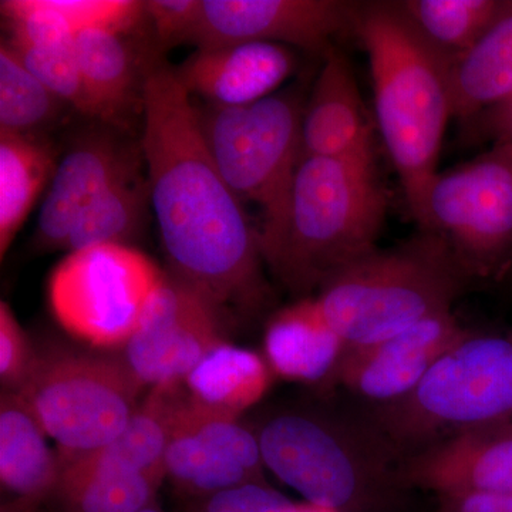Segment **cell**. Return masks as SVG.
Here are the masks:
<instances>
[{"label":"cell","instance_id":"12","mask_svg":"<svg viewBox=\"0 0 512 512\" xmlns=\"http://www.w3.org/2000/svg\"><path fill=\"white\" fill-rule=\"evenodd\" d=\"M264 468L255 433L181 396L164 457L165 477L175 487L205 500L238 485L265 483Z\"/></svg>","mask_w":512,"mask_h":512},{"label":"cell","instance_id":"16","mask_svg":"<svg viewBox=\"0 0 512 512\" xmlns=\"http://www.w3.org/2000/svg\"><path fill=\"white\" fill-rule=\"evenodd\" d=\"M399 478L443 497L512 494V421L460 431L406 454Z\"/></svg>","mask_w":512,"mask_h":512},{"label":"cell","instance_id":"17","mask_svg":"<svg viewBox=\"0 0 512 512\" xmlns=\"http://www.w3.org/2000/svg\"><path fill=\"white\" fill-rule=\"evenodd\" d=\"M302 157L375 164L373 131L348 57L323 55L302 117Z\"/></svg>","mask_w":512,"mask_h":512},{"label":"cell","instance_id":"35","mask_svg":"<svg viewBox=\"0 0 512 512\" xmlns=\"http://www.w3.org/2000/svg\"><path fill=\"white\" fill-rule=\"evenodd\" d=\"M446 498L450 512H512V494L470 493Z\"/></svg>","mask_w":512,"mask_h":512},{"label":"cell","instance_id":"37","mask_svg":"<svg viewBox=\"0 0 512 512\" xmlns=\"http://www.w3.org/2000/svg\"><path fill=\"white\" fill-rule=\"evenodd\" d=\"M141 512H163L160 510V508L154 507L153 505H150V507H147L146 510H143Z\"/></svg>","mask_w":512,"mask_h":512},{"label":"cell","instance_id":"9","mask_svg":"<svg viewBox=\"0 0 512 512\" xmlns=\"http://www.w3.org/2000/svg\"><path fill=\"white\" fill-rule=\"evenodd\" d=\"M167 276L137 249L93 245L70 252L49 282V302L62 328L94 348L126 346Z\"/></svg>","mask_w":512,"mask_h":512},{"label":"cell","instance_id":"11","mask_svg":"<svg viewBox=\"0 0 512 512\" xmlns=\"http://www.w3.org/2000/svg\"><path fill=\"white\" fill-rule=\"evenodd\" d=\"M224 342L222 311L167 276L128 340L124 360L143 386H177Z\"/></svg>","mask_w":512,"mask_h":512},{"label":"cell","instance_id":"6","mask_svg":"<svg viewBox=\"0 0 512 512\" xmlns=\"http://www.w3.org/2000/svg\"><path fill=\"white\" fill-rule=\"evenodd\" d=\"M373 423L406 456L460 431L512 421V332H471L409 396L372 407Z\"/></svg>","mask_w":512,"mask_h":512},{"label":"cell","instance_id":"28","mask_svg":"<svg viewBox=\"0 0 512 512\" xmlns=\"http://www.w3.org/2000/svg\"><path fill=\"white\" fill-rule=\"evenodd\" d=\"M505 5L500 0H407L400 8L437 52L454 57L484 35Z\"/></svg>","mask_w":512,"mask_h":512},{"label":"cell","instance_id":"34","mask_svg":"<svg viewBox=\"0 0 512 512\" xmlns=\"http://www.w3.org/2000/svg\"><path fill=\"white\" fill-rule=\"evenodd\" d=\"M471 121L477 124V131L491 138L494 144L512 143V97Z\"/></svg>","mask_w":512,"mask_h":512},{"label":"cell","instance_id":"18","mask_svg":"<svg viewBox=\"0 0 512 512\" xmlns=\"http://www.w3.org/2000/svg\"><path fill=\"white\" fill-rule=\"evenodd\" d=\"M174 69L191 96L214 106L241 107L276 93L298 69V57L288 46L239 43L197 49Z\"/></svg>","mask_w":512,"mask_h":512},{"label":"cell","instance_id":"13","mask_svg":"<svg viewBox=\"0 0 512 512\" xmlns=\"http://www.w3.org/2000/svg\"><path fill=\"white\" fill-rule=\"evenodd\" d=\"M356 13L333 0H201L188 43L197 49L275 43L325 55L333 37L355 26Z\"/></svg>","mask_w":512,"mask_h":512},{"label":"cell","instance_id":"25","mask_svg":"<svg viewBox=\"0 0 512 512\" xmlns=\"http://www.w3.org/2000/svg\"><path fill=\"white\" fill-rule=\"evenodd\" d=\"M55 153L39 134L0 131V255H6L40 192L56 170Z\"/></svg>","mask_w":512,"mask_h":512},{"label":"cell","instance_id":"19","mask_svg":"<svg viewBox=\"0 0 512 512\" xmlns=\"http://www.w3.org/2000/svg\"><path fill=\"white\" fill-rule=\"evenodd\" d=\"M265 360L289 382L335 380L346 343L329 325L315 298L302 299L276 313L266 326Z\"/></svg>","mask_w":512,"mask_h":512},{"label":"cell","instance_id":"4","mask_svg":"<svg viewBox=\"0 0 512 512\" xmlns=\"http://www.w3.org/2000/svg\"><path fill=\"white\" fill-rule=\"evenodd\" d=\"M386 212L375 164L302 157L284 239L268 262L272 274L298 295L320 291L375 251Z\"/></svg>","mask_w":512,"mask_h":512},{"label":"cell","instance_id":"24","mask_svg":"<svg viewBox=\"0 0 512 512\" xmlns=\"http://www.w3.org/2000/svg\"><path fill=\"white\" fill-rule=\"evenodd\" d=\"M271 382L264 357L227 342L212 349L184 380L192 402L232 419L261 402Z\"/></svg>","mask_w":512,"mask_h":512},{"label":"cell","instance_id":"20","mask_svg":"<svg viewBox=\"0 0 512 512\" xmlns=\"http://www.w3.org/2000/svg\"><path fill=\"white\" fill-rule=\"evenodd\" d=\"M128 32L87 29L76 36V56L84 82L96 104L100 123L124 130L136 106L143 110L148 69L126 39Z\"/></svg>","mask_w":512,"mask_h":512},{"label":"cell","instance_id":"31","mask_svg":"<svg viewBox=\"0 0 512 512\" xmlns=\"http://www.w3.org/2000/svg\"><path fill=\"white\" fill-rule=\"evenodd\" d=\"M25 330L6 302L0 303V377L8 392H18L36 362Z\"/></svg>","mask_w":512,"mask_h":512},{"label":"cell","instance_id":"33","mask_svg":"<svg viewBox=\"0 0 512 512\" xmlns=\"http://www.w3.org/2000/svg\"><path fill=\"white\" fill-rule=\"evenodd\" d=\"M200 512H299V504L266 483H249L205 498Z\"/></svg>","mask_w":512,"mask_h":512},{"label":"cell","instance_id":"26","mask_svg":"<svg viewBox=\"0 0 512 512\" xmlns=\"http://www.w3.org/2000/svg\"><path fill=\"white\" fill-rule=\"evenodd\" d=\"M164 477L120 470H60L57 497L66 512H141Z\"/></svg>","mask_w":512,"mask_h":512},{"label":"cell","instance_id":"21","mask_svg":"<svg viewBox=\"0 0 512 512\" xmlns=\"http://www.w3.org/2000/svg\"><path fill=\"white\" fill-rule=\"evenodd\" d=\"M453 117L471 121L512 97V2L470 49L448 57Z\"/></svg>","mask_w":512,"mask_h":512},{"label":"cell","instance_id":"15","mask_svg":"<svg viewBox=\"0 0 512 512\" xmlns=\"http://www.w3.org/2000/svg\"><path fill=\"white\" fill-rule=\"evenodd\" d=\"M119 128L101 124L87 130L56 165L37 218L35 245L63 249L80 212L111 184L140 171L143 153L127 143Z\"/></svg>","mask_w":512,"mask_h":512},{"label":"cell","instance_id":"3","mask_svg":"<svg viewBox=\"0 0 512 512\" xmlns=\"http://www.w3.org/2000/svg\"><path fill=\"white\" fill-rule=\"evenodd\" d=\"M473 278L446 239L423 231L400 247L357 259L315 299L346 346L359 348L451 311Z\"/></svg>","mask_w":512,"mask_h":512},{"label":"cell","instance_id":"36","mask_svg":"<svg viewBox=\"0 0 512 512\" xmlns=\"http://www.w3.org/2000/svg\"><path fill=\"white\" fill-rule=\"evenodd\" d=\"M299 512H338L329 510V508L316 507V505L312 504H299Z\"/></svg>","mask_w":512,"mask_h":512},{"label":"cell","instance_id":"5","mask_svg":"<svg viewBox=\"0 0 512 512\" xmlns=\"http://www.w3.org/2000/svg\"><path fill=\"white\" fill-rule=\"evenodd\" d=\"M265 468L316 507L343 512L386 485H402L403 454L370 417L285 410L256 433Z\"/></svg>","mask_w":512,"mask_h":512},{"label":"cell","instance_id":"27","mask_svg":"<svg viewBox=\"0 0 512 512\" xmlns=\"http://www.w3.org/2000/svg\"><path fill=\"white\" fill-rule=\"evenodd\" d=\"M150 198L148 181L140 171L126 175L94 198L73 222L63 249L103 244H124L136 234L146 202Z\"/></svg>","mask_w":512,"mask_h":512},{"label":"cell","instance_id":"23","mask_svg":"<svg viewBox=\"0 0 512 512\" xmlns=\"http://www.w3.org/2000/svg\"><path fill=\"white\" fill-rule=\"evenodd\" d=\"M180 386L156 387L116 439L93 453L60 463V470H120L165 477V451L183 396Z\"/></svg>","mask_w":512,"mask_h":512},{"label":"cell","instance_id":"30","mask_svg":"<svg viewBox=\"0 0 512 512\" xmlns=\"http://www.w3.org/2000/svg\"><path fill=\"white\" fill-rule=\"evenodd\" d=\"M22 63L35 74L50 92L77 113L99 121L96 104L84 82L76 47H37L20 45L8 40Z\"/></svg>","mask_w":512,"mask_h":512},{"label":"cell","instance_id":"8","mask_svg":"<svg viewBox=\"0 0 512 512\" xmlns=\"http://www.w3.org/2000/svg\"><path fill=\"white\" fill-rule=\"evenodd\" d=\"M143 384L126 360L53 352L36 357L18 394L47 437L62 451V463L106 446L137 412Z\"/></svg>","mask_w":512,"mask_h":512},{"label":"cell","instance_id":"32","mask_svg":"<svg viewBox=\"0 0 512 512\" xmlns=\"http://www.w3.org/2000/svg\"><path fill=\"white\" fill-rule=\"evenodd\" d=\"M146 18L153 25L158 47L188 43L201 12V0H148Z\"/></svg>","mask_w":512,"mask_h":512},{"label":"cell","instance_id":"14","mask_svg":"<svg viewBox=\"0 0 512 512\" xmlns=\"http://www.w3.org/2000/svg\"><path fill=\"white\" fill-rule=\"evenodd\" d=\"M467 333L453 311L437 313L380 342L346 349L335 380L373 407L399 402Z\"/></svg>","mask_w":512,"mask_h":512},{"label":"cell","instance_id":"1","mask_svg":"<svg viewBox=\"0 0 512 512\" xmlns=\"http://www.w3.org/2000/svg\"><path fill=\"white\" fill-rule=\"evenodd\" d=\"M141 153L161 242L174 276L224 312L268 296L259 232L222 177L191 94L157 60L143 90Z\"/></svg>","mask_w":512,"mask_h":512},{"label":"cell","instance_id":"7","mask_svg":"<svg viewBox=\"0 0 512 512\" xmlns=\"http://www.w3.org/2000/svg\"><path fill=\"white\" fill-rule=\"evenodd\" d=\"M305 103L296 87L241 107H197L212 158L242 202L261 211L259 242L268 264L281 247L302 160Z\"/></svg>","mask_w":512,"mask_h":512},{"label":"cell","instance_id":"10","mask_svg":"<svg viewBox=\"0 0 512 512\" xmlns=\"http://www.w3.org/2000/svg\"><path fill=\"white\" fill-rule=\"evenodd\" d=\"M417 224L446 239L474 275L500 271L512 254V143L439 171Z\"/></svg>","mask_w":512,"mask_h":512},{"label":"cell","instance_id":"22","mask_svg":"<svg viewBox=\"0 0 512 512\" xmlns=\"http://www.w3.org/2000/svg\"><path fill=\"white\" fill-rule=\"evenodd\" d=\"M60 463L47 446L46 434L18 394L0 402V483L3 491L32 505L56 493Z\"/></svg>","mask_w":512,"mask_h":512},{"label":"cell","instance_id":"29","mask_svg":"<svg viewBox=\"0 0 512 512\" xmlns=\"http://www.w3.org/2000/svg\"><path fill=\"white\" fill-rule=\"evenodd\" d=\"M66 106L22 63L8 42L0 46V131L37 134Z\"/></svg>","mask_w":512,"mask_h":512},{"label":"cell","instance_id":"2","mask_svg":"<svg viewBox=\"0 0 512 512\" xmlns=\"http://www.w3.org/2000/svg\"><path fill=\"white\" fill-rule=\"evenodd\" d=\"M355 28L369 55L377 126L419 222L453 117L448 57L420 35L400 5L357 9Z\"/></svg>","mask_w":512,"mask_h":512}]
</instances>
